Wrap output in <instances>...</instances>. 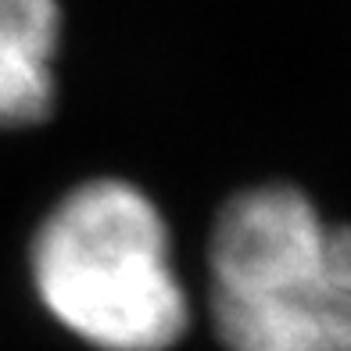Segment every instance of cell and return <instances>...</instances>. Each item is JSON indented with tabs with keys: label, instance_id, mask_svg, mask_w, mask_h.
Instances as JSON below:
<instances>
[{
	"label": "cell",
	"instance_id": "6da1fadb",
	"mask_svg": "<svg viewBox=\"0 0 351 351\" xmlns=\"http://www.w3.org/2000/svg\"><path fill=\"white\" fill-rule=\"evenodd\" d=\"M208 308L226 351H351V226L291 183L233 194L208 237Z\"/></svg>",
	"mask_w": 351,
	"mask_h": 351
},
{
	"label": "cell",
	"instance_id": "7a4b0ae2",
	"mask_svg": "<svg viewBox=\"0 0 351 351\" xmlns=\"http://www.w3.org/2000/svg\"><path fill=\"white\" fill-rule=\"evenodd\" d=\"M40 305L97 351H169L190 326L158 204L125 180H90L61 197L29 247Z\"/></svg>",
	"mask_w": 351,
	"mask_h": 351
},
{
	"label": "cell",
	"instance_id": "3957f363",
	"mask_svg": "<svg viewBox=\"0 0 351 351\" xmlns=\"http://www.w3.org/2000/svg\"><path fill=\"white\" fill-rule=\"evenodd\" d=\"M58 0H0V130H25L54 108Z\"/></svg>",
	"mask_w": 351,
	"mask_h": 351
}]
</instances>
